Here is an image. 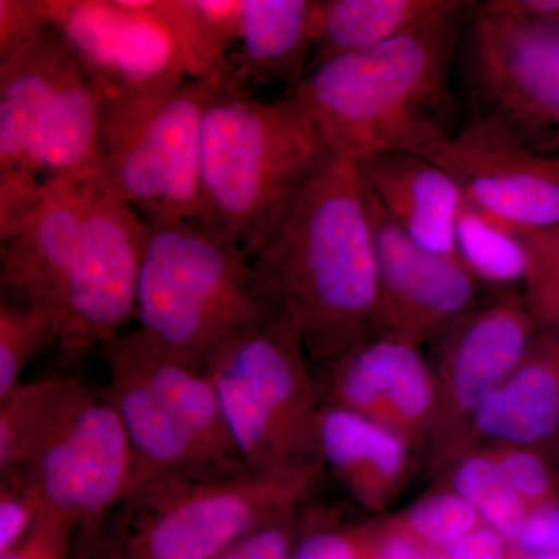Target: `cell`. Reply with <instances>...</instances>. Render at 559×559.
<instances>
[{"label":"cell","instance_id":"6da1fadb","mask_svg":"<svg viewBox=\"0 0 559 559\" xmlns=\"http://www.w3.org/2000/svg\"><path fill=\"white\" fill-rule=\"evenodd\" d=\"M143 231L145 221L102 170L47 180L0 231L3 294L53 316L66 362L86 358L135 319Z\"/></svg>","mask_w":559,"mask_h":559},{"label":"cell","instance_id":"7a4b0ae2","mask_svg":"<svg viewBox=\"0 0 559 559\" xmlns=\"http://www.w3.org/2000/svg\"><path fill=\"white\" fill-rule=\"evenodd\" d=\"M252 266L264 299L296 326L312 358L334 366L367 341L380 283L355 164L326 154Z\"/></svg>","mask_w":559,"mask_h":559},{"label":"cell","instance_id":"3957f363","mask_svg":"<svg viewBox=\"0 0 559 559\" xmlns=\"http://www.w3.org/2000/svg\"><path fill=\"white\" fill-rule=\"evenodd\" d=\"M455 0L412 31L311 70L290 95L326 151L358 162L406 151L421 156L450 138V75L466 10Z\"/></svg>","mask_w":559,"mask_h":559},{"label":"cell","instance_id":"277c9868","mask_svg":"<svg viewBox=\"0 0 559 559\" xmlns=\"http://www.w3.org/2000/svg\"><path fill=\"white\" fill-rule=\"evenodd\" d=\"M326 154L294 95L261 100L224 81L205 110L194 223L252 260L288 218Z\"/></svg>","mask_w":559,"mask_h":559},{"label":"cell","instance_id":"5b68a950","mask_svg":"<svg viewBox=\"0 0 559 559\" xmlns=\"http://www.w3.org/2000/svg\"><path fill=\"white\" fill-rule=\"evenodd\" d=\"M275 314L240 246L194 221H145L135 319L157 347L205 370L227 342Z\"/></svg>","mask_w":559,"mask_h":559},{"label":"cell","instance_id":"8992f818","mask_svg":"<svg viewBox=\"0 0 559 559\" xmlns=\"http://www.w3.org/2000/svg\"><path fill=\"white\" fill-rule=\"evenodd\" d=\"M103 98L51 28L0 61V231L47 180L100 168Z\"/></svg>","mask_w":559,"mask_h":559},{"label":"cell","instance_id":"52a82bcc","mask_svg":"<svg viewBox=\"0 0 559 559\" xmlns=\"http://www.w3.org/2000/svg\"><path fill=\"white\" fill-rule=\"evenodd\" d=\"M312 471L198 480L157 476L106 518L114 559H215L264 522L290 510Z\"/></svg>","mask_w":559,"mask_h":559},{"label":"cell","instance_id":"ba28073f","mask_svg":"<svg viewBox=\"0 0 559 559\" xmlns=\"http://www.w3.org/2000/svg\"><path fill=\"white\" fill-rule=\"evenodd\" d=\"M235 444L255 476L310 468L318 450L316 407L299 331L275 314L227 342L205 366Z\"/></svg>","mask_w":559,"mask_h":559},{"label":"cell","instance_id":"9c48e42d","mask_svg":"<svg viewBox=\"0 0 559 559\" xmlns=\"http://www.w3.org/2000/svg\"><path fill=\"white\" fill-rule=\"evenodd\" d=\"M215 91L189 79L156 100L103 105V176L143 221L197 219L202 127Z\"/></svg>","mask_w":559,"mask_h":559},{"label":"cell","instance_id":"30bf717a","mask_svg":"<svg viewBox=\"0 0 559 559\" xmlns=\"http://www.w3.org/2000/svg\"><path fill=\"white\" fill-rule=\"evenodd\" d=\"M43 507L94 528L157 477L135 454L108 389L73 380L33 447L27 468Z\"/></svg>","mask_w":559,"mask_h":559},{"label":"cell","instance_id":"8fae6325","mask_svg":"<svg viewBox=\"0 0 559 559\" xmlns=\"http://www.w3.org/2000/svg\"><path fill=\"white\" fill-rule=\"evenodd\" d=\"M43 7L103 105L156 100L189 80L168 33L135 0H43Z\"/></svg>","mask_w":559,"mask_h":559},{"label":"cell","instance_id":"7c38bea8","mask_svg":"<svg viewBox=\"0 0 559 559\" xmlns=\"http://www.w3.org/2000/svg\"><path fill=\"white\" fill-rule=\"evenodd\" d=\"M421 156L473 204L516 229L559 224V157L533 148L506 121L480 112Z\"/></svg>","mask_w":559,"mask_h":559},{"label":"cell","instance_id":"4fadbf2b","mask_svg":"<svg viewBox=\"0 0 559 559\" xmlns=\"http://www.w3.org/2000/svg\"><path fill=\"white\" fill-rule=\"evenodd\" d=\"M469 75L481 114L506 121L528 142L558 130V24L477 7L469 31Z\"/></svg>","mask_w":559,"mask_h":559},{"label":"cell","instance_id":"5bb4252c","mask_svg":"<svg viewBox=\"0 0 559 559\" xmlns=\"http://www.w3.org/2000/svg\"><path fill=\"white\" fill-rule=\"evenodd\" d=\"M364 193L380 283L378 322L414 342L468 314L477 297V278L457 257L439 255L412 241L369 191Z\"/></svg>","mask_w":559,"mask_h":559},{"label":"cell","instance_id":"9a60e30c","mask_svg":"<svg viewBox=\"0 0 559 559\" xmlns=\"http://www.w3.org/2000/svg\"><path fill=\"white\" fill-rule=\"evenodd\" d=\"M355 167L364 189L412 241L439 255L457 257L455 226L463 193L443 168L406 151L374 154Z\"/></svg>","mask_w":559,"mask_h":559},{"label":"cell","instance_id":"2e32d148","mask_svg":"<svg viewBox=\"0 0 559 559\" xmlns=\"http://www.w3.org/2000/svg\"><path fill=\"white\" fill-rule=\"evenodd\" d=\"M106 366L128 371L173 417L238 468L249 471L231 437L218 393L205 370L157 347L140 330L120 334L103 348Z\"/></svg>","mask_w":559,"mask_h":559},{"label":"cell","instance_id":"e0dca14e","mask_svg":"<svg viewBox=\"0 0 559 559\" xmlns=\"http://www.w3.org/2000/svg\"><path fill=\"white\" fill-rule=\"evenodd\" d=\"M319 0H242L240 35L231 53L229 80L296 90L314 55Z\"/></svg>","mask_w":559,"mask_h":559},{"label":"cell","instance_id":"ac0fdd59","mask_svg":"<svg viewBox=\"0 0 559 559\" xmlns=\"http://www.w3.org/2000/svg\"><path fill=\"white\" fill-rule=\"evenodd\" d=\"M108 393L138 457L156 476L238 479L252 473L221 459L128 371L108 366Z\"/></svg>","mask_w":559,"mask_h":559},{"label":"cell","instance_id":"d6986e66","mask_svg":"<svg viewBox=\"0 0 559 559\" xmlns=\"http://www.w3.org/2000/svg\"><path fill=\"white\" fill-rule=\"evenodd\" d=\"M333 367L337 407L364 415L384 399L401 417L418 418L432 404V385L421 356L411 341L395 334L364 341Z\"/></svg>","mask_w":559,"mask_h":559},{"label":"cell","instance_id":"ffe728a7","mask_svg":"<svg viewBox=\"0 0 559 559\" xmlns=\"http://www.w3.org/2000/svg\"><path fill=\"white\" fill-rule=\"evenodd\" d=\"M536 329L527 304L511 299L463 325L451 347L452 388L463 411H476L520 369Z\"/></svg>","mask_w":559,"mask_h":559},{"label":"cell","instance_id":"44dd1931","mask_svg":"<svg viewBox=\"0 0 559 559\" xmlns=\"http://www.w3.org/2000/svg\"><path fill=\"white\" fill-rule=\"evenodd\" d=\"M487 436L533 444L559 429V337L544 334L543 348L474 411Z\"/></svg>","mask_w":559,"mask_h":559},{"label":"cell","instance_id":"7402d4cb","mask_svg":"<svg viewBox=\"0 0 559 559\" xmlns=\"http://www.w3.org/2000/svg\"><path fill=\"white\" fill-rule=\"evenodd\" d=\"M170 36L187 76L221 86L231 73L242 0H135Z\"/></svg>","mask_w":559,"mask_h":559},{"label":"cell","instance_id":"603a6c76","mask_svg":"<svg viewBox=\"0 0 559 559\" xmlns=\"http://www.w3.org/2000/svg\"><path fill=\"white\" fill-rule=\"evenodd\" d=\"M455 0H319L310 70L370 49L451 9Z\"/></svg>","mask_w":559,"mask_h":559},{"label":"cell","instance_id":"cb8c5ba5","mask_svg":"<svg viewBox=\"0 0 559 559\" xmlns=\"http://www.w3.org/2000/svg\"><path fill=\"white\" fill-rule=\"evenodd\" d=\"M318 448L331 468L356 487L369 473L396 476L406 459L403 441L395 433L337 406L320 412Z\"/></svg>","mask_w":559,"mask_h":559},{"label":"cell","instance_id":"d4e9b609","mask_svg":"<svg viewBox=\"0 0 559 559\" xmlns=\"http://www.w3.org/2000/svg\"><path fill=\"white\" fill-rule=\"evenodd\" d=\"M455 253L477 280L507 285L527 277V250L521 230L465 197L455 226Z\"/></svg>","mask_w":559,"mask_h":559},{"label":"cell","instance_id":"484cf974","mask_svg":"<svg viewBox=\"0 0 559 559\" xmlns=\"http://www.w3.org/2000/svg\"><path fill=\"white\" fill-rule=\"evenodd\" d=\"M60 330L50 312L16 301L0 307V400L17 385L33 360L47 348L57 347Z\"/></svg>","mask_w":559,"mask_h":559},{"label":"cell","instance_id":"4316f807","mask_svg":"<svg viewBox=\"0 0 559 559\" xmlns=\"http://www.w3.org/2000/svg\"><path fill=\"white\" fill-rule=\"evenodd\" d=\"M454 487L460 498L491 524L503 538L516 540L527 518L521 496L511 488L499 463L484 457H471L459 466Z\"/></svg>","mask_w":559,"mask_h":559},{"label":"cell","instance_id":"83f0119b","mask_svg":"<svg viewBox=\"0 0 559 559\" xmlns=\"http://www.w3.org/2000/svg\"><path fill=\"white\" fill-rule=\"evenodd\" d=\"M527 250V308L544 334L559 336V224L521 230Z\"/></svg>","mask_w":559,"mask_h":559},{"label":"cell","instance_id":"f1b7e54d","mask_svg":"<svg viewBox=\"0 0 559 559\" xmlns=\"http://www.w3.org/2000/svg\"><path fill=\"white\" fill-rule=\"evenodd\" d=\"M40 510L43 500L27 469L0 471V557L32 532Z\"/></svg>","mask_w":559,"mask_h":559},{"label":"cell","instance_id":"f546056e","mask_svg":"<svg viewBox=\"0 0 559 559\" xmlns=\"http://www.w3.org/2000/svg\"><path fill=\"white\" fill-rule=\"evenodd\" d=\"M476 524L477 511L459 495L433 496L415 507L409 516L415 535L441 546L473 532Z\"/></svg>","mask_w":559,"mask_h":559},{"label":"cell","instance_id":"4dcf8cb0","mask_svg":"<svg viewBox=\"0 0 559 559\" xmlns=\"http://www.w3.org/2000/svg\"><path fill=\"white\" fill-rule=\"evenodd\" d=\"M76 532L68 518L43 507L32 532L0 559H70Z\"/></svg>","mask_w":559,"mask_h":559},{"label":"cell","instance_id":"1f68e13d","mask_svg":"<svg viewBox=\"0 0 559 559\" xmlns=\"http://www.w3.org/2000/svg\"><path fill=\"white\" fill-rule=\"evenodd\" d=\"M50 31L43 0H0V61Z\"/></svg>","mask_w":559,"mask_h":559},{"label":"cell","instance_id":"d6a6232c","mask_svg":"<svg viewBox=\"0 0 559 559\" xmlns=\"http://www.w3.org/2000/svg\"><path fill=\"white\" fill-rule=\"evenodd\" d=\"M290 510L250 532L215 559H290L294 554Z\"/></svg>","mask_w":559,"mask_h":559},{"label":"cell","instance_id":"836d02e7","mask_svg":"<svg viewBox=\"0 0 559 559\" xmlns=\"http://www.w3.org/2000/svg\"><path fill=\"white\" fill-rule=\"evenodd\" d=\"M511 488L524 502L539 507L555 503V481L546 463L530 451H514L499 463Z\"/></svg>","mask_w":559,"mask_h":559},{"label":"cell","instance_id":"e575fe53","mask_svg":"<svg viewBox=\"0 0 559 559\" xmlns=\"http://www.w3.org/2000/svg\"><path fill=\"white\" fill-rule=\"evenodd\" d=\"M516 540L530 555H559V503L530 511Z\"/></svg>","mask_w":559,"mask_h":559},{"label":"cell","instance_id":"d590c367","mask_svg":"<svg viewBox=\"0 0 559 559\" xmlns=\"http://www.w3.org/2000/svg\"><path fill=\"white\" fill-rule=\"evenodd\" d=\"M290 559H364L356 540L337 532H319L301 540Z\"/></svg>","mask_w":559,"mask_h":559},{"label":"cell","instance_id":"8d00e7d4","mask_svg":"<svg viewBox=\"0 0 559 559\" xmlns=\"http://www.w3.org/2000/svg\"><path fill=\"white\" fill-rule=\"evenodd\" d=\"M503 539L506 538L496 530H473L447 546L444 559H506Z\"/></svg>","mask_w":559,"mask_h":559},{"label":"cell","instance_id":"74e56055","mask_svg":"<svg viewBox=\"0 0 559 559\" xmlns=\"http://www.w3.org/2000/svg\"><path fill=\"white\" fill-rule=\"evenodd\" d=\"M480 9L559 25V0H489Z\"/></svg>","mask_w":559,"mask_h":559},{"label":"cell","instance_id":"f35d334b","mask_svg":"<svg viewBox=\"0 0 559 559\" xmlns=\"http://www.w3.org/2000/svg\"><path fill=\"white\" fill-rule=\"evenodd\" d=\"M374 559H443L406 535H390L378 544Z\"/></svg>","mask_w":559,"mask_h":559},{"label":"cell","instance_id":"ab89813d","mask_svg":"<svg viewBox=\"0 0 559 559\" xmlns=\"http://www.w3.org/2000/svg\"><path fill=\"white\" fill-rule=\"evenodd\" d=\"M102 527L79 530L70 559H114L103 539Z\"/></svg>","mask_w":559,"mask_h":559},{"label":"cell","instance_id":"60d3db41","mask_svg":"<svg viewBox=\"0 0 559 559\" xmlns=\"http://www.w3.org/2000/svg\"><path fill=\"white\" fill-rule=\"evenodd\" d=\"M527 559H559V555H532Z\"/></svg>","mask_w":559,"mask_h":559},{"label":"cell","instance_id":"b9f144b4","mask_svg":"<svg viewBox=\"0 0 559 559\" xmlns=\"http://www.w3.org/2000/svg\"><path fill=\"white\" fill-rule=\"evenodd\" d=\"M555 142L559 143V128L557 131H555Z\"/></svg>","mask_w":559,"mask_h":559},{"label":"cell","instance_id":"7bdbcfd3","mask_svg":"<svg viewBox=\"0 0 559 559\" xmlns=\"http://www.w3.org/2000/svg\"><path fill=\"white\" fill-rule=\"evenodd\" d=\"M559 337V336H558Z\"/></svg>","mask_w":559,"mask_h":559}]
</instances>
